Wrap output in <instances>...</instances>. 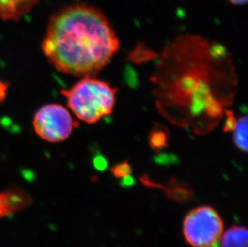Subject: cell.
<instances>
[{"mask_svg":"<svg viewBox=\"0 0 248 247\" xmlns=\"http://www.w3.org/2000/svg\"><path fill=\"white\" fill-rule=\"evenodd\" d=\"M119 47L103 12L86 3L71 5L56 13L41 44L44 56L56 70L83 77L106 68Z\"/></svg>","mask_w":248,"mask_h":247,"instance_id":"6da1fadb","label":"cell"},{"mask_svg":"<svg viewBox=\"0 0 248 247\" xmlns=\"http://www.w3.org/2000/svg\"><path fill=\"white\" fill-rule=\"evenodd\" d=\"M116 93L110 84L92 77H84L61 93L75 117L87 124H95L112 113Z\"/></svg>","mask_w":248,"mask_h":247,"instance_id":"7a4b0ae2","label":"cell"},{"mask_svg":"<svg viewBox=\"0 0 248 247\" xmlns=\"http://www.w3.org/2000/svg\"><path fill=\"white\" fill-rule=\"evenodd\" d=\"M183 232L186 243L192 247H215L223 233V221L213 207L202 205L186 215Z\"/></svg>","mask_w":248,"mask_h":247,"instance_id":"3957f363","label":"cell"},{"mask_svg":"<svg viewBox=\"0 0 248 247\" xmlns=\"http://www.w3.org/2000/svg\"><path fill=\"white\" fill-rule=\"evenodd\" d=\"M77 122L63 105L47 104L35 112L32 126L35 134L43 140L59 143L67 140L73 133Z\"/></svg>","mask_w":248,"mask_h":247,"instance_id":"277c9868","label":"cell"},{"mask_svg":"<svg viewBox=\"0 0 248 247\" xmlns=\"http://www.w3.org/2000/svg\"><path fill=\"white\" fill-rule=\"evenodd\" d=\"M0 195L8 216L21 212L32 203L30 194L20 187H10L7 190L0 192Z\"/></svg>","mask_w":248,"mask_h":247,"instance_id":"5b68a950","label":"cell"},{"mask_svg":"<svg viewBox=\"0 0 248 247\" xmlns=\"http://www.w3.org/2000/svg\"><path fill=\"white\" fill-rule=\"evenodd\" d=\"M39 2L40 0H0V19L18 21Z\"/></svg>","mask_w":248,"mask_h":247,"instance_id":"8992f818","label":"cell"},{"mask_svg":"<svg viewBox=\"0 0 248 247\" xmlns=\"http://www.w3.org/2000/svg\"><path fill=\"white\" fill-rule=\"evenodd\" d=\"M248 232L246 227L233 226L222 233L219 247H248Z\"/></svg>","mask_w":248,"mask_h":247,"instance_id":"52a82bcc","label":"cell"},{"mask_svg":"<svg viewBox=\"0 0 248 247\" xmlns=\"http://www.w3.org/2000/svg\"><path fill=\"white\" fill-rule=\"evenodd\" d=\"M160 188L164 190L166 196L177 202H188L191 201L194 195L189 187L185 186L184 185L174 181L170 182L167 186H162Z\"/></svg>","mask_w":248,"mask_h":247,"instance_id":"ba28073f","label":"cell"},{"mask_svg":"<svg viewBox=\"0 0 248 247\" xmlns=\"http://www.w3.org/2000/svg\"><path fill=\"white\" fill-rule=\"evenodd\" d=\"M234 142L238 149L248 151V117L244 116L234 123Z\"/></svg>","mask_w":248,"mask_h":247,"instance_id":"9c48e42d","label":"cell"},{"mask_svg":"<svg viewBox=\"0 0 248 247\" xmlns=\"http://www.w3.org/2000/svg\"><path fill=\"white\" fill-rule=\"evenodd\" d=\"M112 173L115 177L117 178H124V177L129 176L132 172L131 166H129L127 162L119 164L115 166L112 170Z\"/></svg>","mask_w":248,"mask_h":247,"instance_id":"30bf717a","label":"cell"},{"mask_svg":"<svg viewBox=\"0 0 248 247\" xmlns=\"http://www.w3.org/2000/svg\"><path fill=\"white\" fill-rule=\"evenodd\" d=\"M8 86H9V85L6 84L5 82L0 80V103L3 102L5 97L7 96Z\"/></svg>","mask_w":248,"mask_h":247,"instance_id":"8fae6325","label":"cell"},{"mask_svg":"<svg viewBox=\"0 0 248 247\" xmlns=\"http://www.w3.org/2000/svg\"><path fill=\"white\" fill-rule=\"evenodd\" d=\"M7 216H8V215H7V211L5 210L4 205H3L2 198H1V195H0V219L7 217Z\"/></svg>","mask_w":248,"mask_h":247,"instance_id":"7c38bea8","label":"cell"},{"mask_svg":"<svg viewBox=\"0 0 248 247\" xmlns=\"http://www.w3.org/2000/svg\"><path fill=\"white\" fill-rule=\"evenodd\" d=\"M123 186H131L132 185L134 184V180H132L130 177H129V176H127V177H124V180H123Z\"/></svg>","mask_w":248,"mask_h":247,"instance_id":"4fadbf2b","label":"cell"},{"mask_svg":"<svg viewBox=\"0 0 248 247\" xmlns=\"http://www.w3.org/2000/svg\"><path fill=\"white\" fill-rule=\"evenodd\" d=\"M227 1L231 2L232 4L237 5V6L246 4L247 2H248V0H227Z\"/></svg>","mask_w":248,"mask_h":247,"instance_id":"5bb4252c","label":"cell"}]
</instances>
